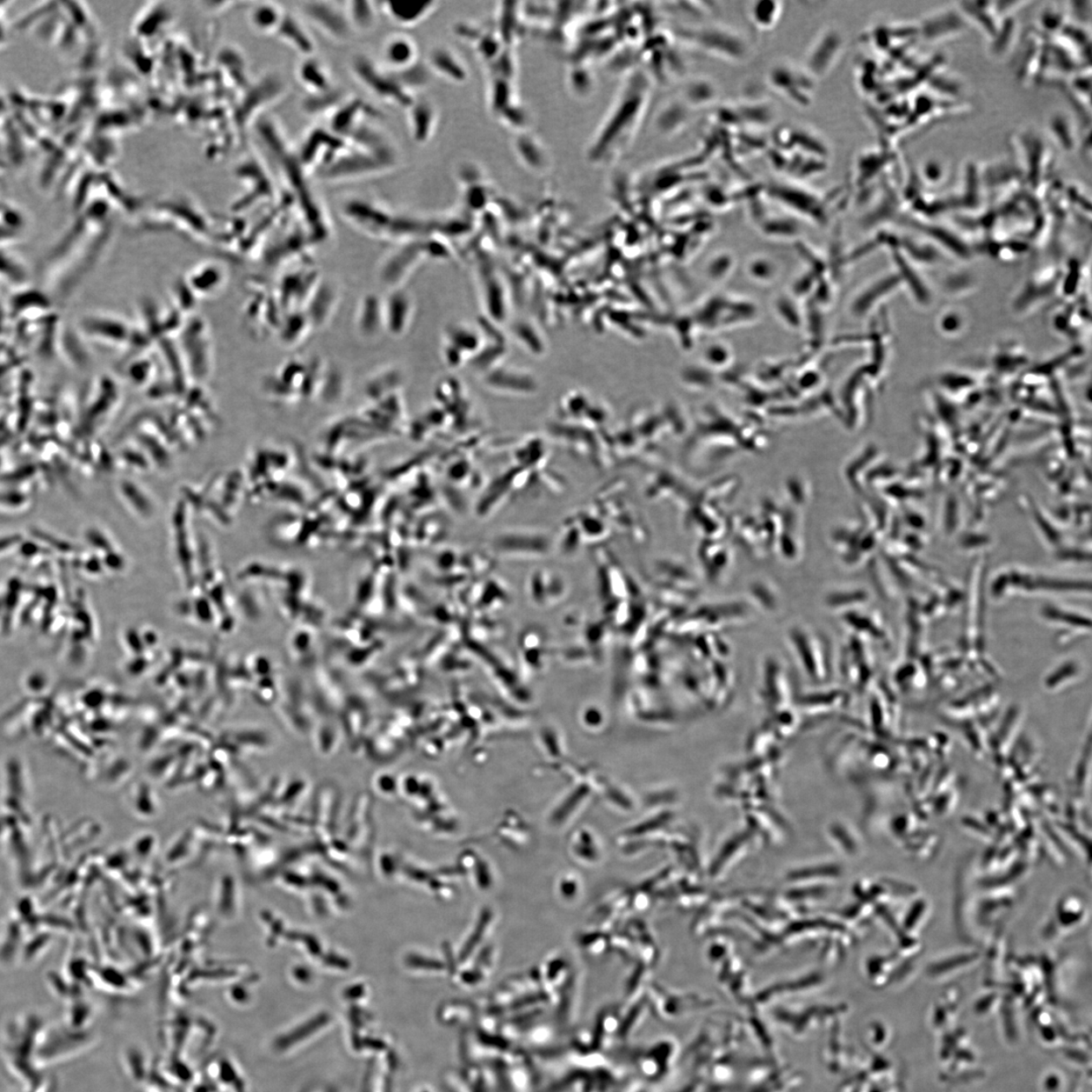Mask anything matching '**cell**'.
Returning a JSON list of instances; mask_svg holds the SVG:
<instances>
[{
	"instance_id": "1",
	"label": "cell",
	"mask_w": 1092,
	"mask_h": 1092,
	"mask_svg": "<svg viewBox=\"0 0 1092 1092\" xmlns=\"http://www.w3.org/2000/svg\"><path fill=\"white\" fill-rule=\"evenodd\" d=\"M351 68L358 83L383 102L408 110L416 101L414 93L405 88L394 72L384 66L382 68L368 56H356Z\"/></svg>"
},
{
	"instance_id": "2",
	"label": "cell",
	"mask_w": 1092,
	"mask_h": 1092,
	"mask_svg": "<svg viewBox=\"0 0 1092 1092\" xmlns=\"http://www.w3.org/2000/svg\"><path fill=\"white\" fill-rule=\"evenodd\" d=\"M305 12L313 24L323 34L338 43L348 42L353 30L348 22L343 4L339 3H312L307 4Z\"/></svg>"
},
{
	"instance_id": "3",
	"label": "cell",
	"mask_w": 1092,
	"mask_h": 1092,
	"mask_svg": "<svg viewBox=\"0 0 1092 1092\" xmlns=\"http://www.w3.org/2000/svg\"><path fill=\"white\" fill-rule=\"evenodd\" d=\"M384 68L392 72H401L417 65L418 46L414 40L404 34L392 35L383 47Z\"/></svg>"
},
{
	"instance_id": "4",
	"label": "cell",
	"mask_w": 1092,
	"mask_h": 1092,
	"mask_svg": "<svg viewBox=\"0 0 1092 1092\" xmlns=\"http://www.w3.org/2000/svg\"><path fill=\"white\" fill-rule=\"evenodd\" d=\"M438 4L436 2H385L382 4V11L392 24L409 29L425 22L437 10Z\"/></svg>"
},
{
	"instance_id": "5",
	"label": "cell",
	"mask_w": 1092,
	"mask_h": 1092,
	"mask_svg": "<svg viewBox=\"0 0 1092 1092\" xmlns=\"http://www.w3.org/2000/svg\"><path fill=\"white\" fill-rule=\"evenodd\" d=\"M427 68L451 83H463L468 78L463 60L448 46H437L430 51Z\"/></svg>"
},
{
	"instance_id": "6",
	"label": "cell",
	"mask_w": 1092,
	"mask_h": 1092,
	"mask_svg": "<svg viewBox=\"0 0 1092 1092\" xmlns=\"http://www.w3.org/2000/svg\"><path fill=\"white\" fill-rule=\"evenodd\" d=\"M407 111L412 139L419 144L427 143L437 128L435 105L426 99H416Z\"/></svg>"
},
{
	"instance_id": "7",
	"label": "cell",
	"mask_w": 1092,
	"mask_h": 1092,
	"mask_svg": "<svg viewBox=\"0 0 1092 1092\" xmlns=\"http://www.w3.org/2000/svg\"><path fill=\"white\" fill-rule=\"evenodd\" d=\"M302 78L307 88L315 93L329 92L334 89L331 73L324 63L317 59H309L302 68Z\"/></svg>"
},
{
	"instance_id": "8",
	"label": "cell",
	"mask_w": 1092,
	"mask_h": 1092,
	"mask_svg": "<svg viewBox=\"0 0 1092 1092\" xmlns=\"http://www.w3.org/2000/svg\"><path fill=\"white\" fill-rule=\"evenodd\" d=\"M346 16L353 32H368L377 23V9L371 2L343 3Z\"/></svg>"
}]
</instances>
